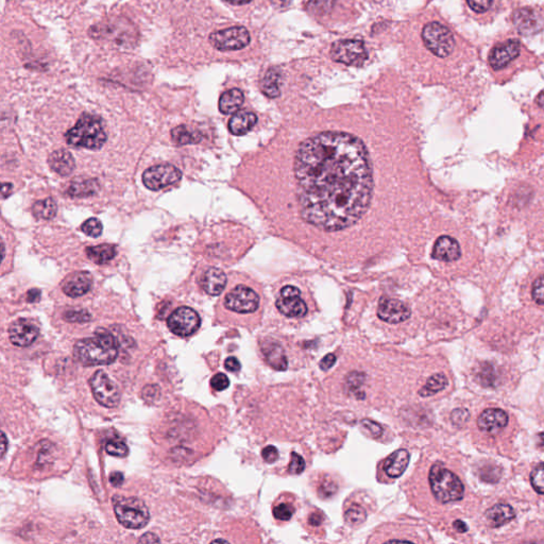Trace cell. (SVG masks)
<instances>
[{
	"mask_svg": "<svg viewBox=\"0 0 544 544\" xmlns=\"http://www.w3.org/2000/svg\"><path fill=\"white\" fill-rule=\"evenodd\" d=\"M321 517L318 513H314V515H310V524H312L313 527H318V525L321 524Z\"/></svg>",
	"mask_w": 544,
	"mask_h": 544,
	"instance_id": "cell-55",
	"label": "cell"
},
{
	"mask_svg": "<svg viewBox=\"0 0 544 544\" xmlns=\"http://www.w3.org/2000/svg\"><path fill=\"white\" fill-rule=\"evenodd\" d=\"M106 451L108 454L115 457H126L129 454V448L124 441L120 439H112L106 445Z\"/></svg>",
	"mask_w": 544,
	"mask_h": 544,
	"instance_id": "cell-36",
	"label": "cell"
},
{
	"mask_svg": "<svg viewBox=\"0 0 544 544\" xmlns=\"http://www.w3.org/2000/svg\"><path fill=\"white\" fill-rule=\"evenodd\" d=\"M225 305L227 310L235 313H255L259 306V297L251 288L239 285L227 294Z\"/></svg>",
	"mask_w": 544,
	"mask_h": 544,
	"instance_id": "cell-12",
	"label": "cell"
},
{
	"mask_svg": "<svg viewBox=\"0 0 544 544\" xmlns=\"http://www.w3.org/2000/svg\"><path fill=\"white\" fill-rule=\"evenodd\" d=\"M336 356L334 355V354H328V355L324 356L323 358H322L321 362H320V368L322 369V370H328V369L332 368V367L334 366V364L336 362Z\"/></svg>",
	"mask_w": 544,
	"mask_h": 544,
	"instance_id": "cell-49",
	"label": "cell"
},
{
	"mask_svg": "<svg viewBox=\"0 0 544 544\" xmlns=\"http://www.w3.org/2000/svg\"><path fill=\"white\" fill-rule=\"evenodd\" d=\"M295 176L302 217L323 231L354 225L370 205L371 165L354 135L323 132L306 140L296 153Z\"/></svg>",
	"mask_w": 544,
	"mask_h": 544,
	"instance_id": "cell-1",
	"label": "cell"
},
{
	"mask_svg": "<svg viewBox=\"0 0 544 544\" xmlns=\"http://www.w3.org/2000/svg\"><path fill=\"white\" fill-rule=\"evenodd\" d=\"M305 469V461L298 453L293 452L290 454L289 473L290 474L299 475Z\"/></svg>",
	"mask_w": 544,
	"mask_h": 544,
	"instance_id": "cell-39",
	"label": "cell"
},
{
	"mask_svg": "<svg viewBox=\"0 0 544 544\" xmlns=\"http://www.w3.org/2000/svg\"><path fill=\"white\" fill-rule=\"evenodd\" d=\"M447 386H448V378L445 374H434L427 380L426 384L421 388L419 394L424 398L432 397L438 394L439 392H442Z\"/></svg>",
	"mask_w": 544,
	"mask_h": 544,
	"instance_id": "cell-30",
	"label": "cell"
},
{
	"mask_svg": "<svg viewBox=\"0 0 544 544\" xmlns=\"http://www.w3.org/2000/svg\"><path fill=\"white\" fill-rule=\"evenodd\" d=\"M291 0H271L272 5L277 8H284L289 5Z\"/></svg>",
	"mask_w": 544,
	"mask_h": 544,
	"instance_id": "cell-56",
	"label": "cell"
},
{
	"mask_svg": "<svg viewBox=\"0 0 544 544\" xmlns=\"http://www.w3.org/2000/svg\"><path fill=\"white\" fill-rule=\"evenodd\" d=\"M294 513H295V509L287 503L279 504L273 509V515L275 519L281 520V521H288L291 519Z\"/></svg>",
	"mask_w": 544,
	"mask_h": 544,
	"instance_id": "cell-38",
	"label": "cell"
},
{
	"mask_svg": "<svg viewBox=\"0 0 544 544\" xmlns=\"http://www.w3.org/2000/svg\"><path fill=\"white\" fill-rule=\"evenodd\" d=\"M539 437H540V438H542V440L544 441V434H540Z\"/></svg>",
	"mask_w": 544,
	"mask_h": 544,
	"instance_id": "cell-59",
	"label": "cell"
},
{
	"mask_svg": "<svg viewBox=\"0 0 544 544\" xmlns=\"http://www.w3.org/2000/svg\"><path fill=\"white\" fill-rule=\"evenodd\" d=\"M12 189H13V185L10 184V183H3V187H1L3 199L7 198V197L9 196L10 193H11Z\"/></svg>",
	"mask_w": 544,
	"mask_h": 544,
	"instance_id": "cell-54",
	"label": "cell"
},
{
	"mask_svg": "<svg viewBox=\"0 0 544 544\" xmlns=\"http://www.w3.org/2000/svg\"><path fill=\"white\" fill-rule=\"evenodd\" d=\"M461 252L456 239L450 237H441L435 243L432 257L443 262H454L461 257Z\"/></svg>",
	"mask_w": 544,
	"mask_h": 544,
	"instance_id": "cell-19",
	"label": "cell"
},
{
	"mask_svg": "<svg viewBox=\"0 0 544 544\" xmlns=\"http://www.w3.org/2000/svg\"><path fill=\"white\" fill-rule=\"evenodd\" d=\"M40 299H41V291H40V290L31 289L28 291L27 300L30 303L38 302Z\"/></svg>",
	"mask_w": 544,
	"mask_h": 544,
	"instance_id": "cell-51",
	"label": "cell"
},
{
	"mask_svg": "<svg viewBox=\"0 0 544 544\" xmlns=\"http://www.w3.org/2000/svg\"><path fill=\"white\" fill-rule=\"evenodd\" d=\"M378 316L387 323H401L410 317V310L399 300L383 297L378 302Z\"/></svg>",
	"mask_w": 544,
	"mask_h": 544,
	"instance_id": "cell-14",
	"label": "cell"
},
{
	"mask_svg": "<svg viewBox=\"0 0 544 544\" xmlns=\"http://www.w3.org/2000/svg\"><path fill=\"white\" fill-rule=\"evenodd\" d=\"M182 173L171 164L157 165L143 173V183L150 191H158L169 185L179 182Z\"/></svg>",
	"mask_w": 544,
	"mask_h": 544,
	"instance_id": "cell-10",
	"label": "cell"
},
{
	"mask_svg": "<svg viewBox=\"0 0 544 544\" xmlns=\"http://www.w3.org/2000/svg\"><path fill=\"white\" fill-rule=\"evenodd\" d=\"M422 38L427 49L439 58H447L454 50L455 40L452 32L436 22L427 24L423 28Z\"/></svg>",
	"mask_w": 544,
	"mask_h": 544,
	"instance_id": "cell-6",
	"label": "cell"
},
{
	"mask_svg": "<svg viewBox=\"0 0 544 544\" xmlns=\"http://www.w3.org/2000/svg\"><path fill=\"white\" fill-rule=\"evenodd\" d=\"M429 479L433 495L440 503L447 504L463 499L465 487L461 479L441 463L433 465Z\"/></svg>",
	"mask_w": 544,
	"mask_h": 544,
	"instance_id": "cell-4",
	"label": "cell"
},
{
	"mask_svg": "<svg viewBox=\"0 0 544 544\" xmlns=\"http://www.w3.org/2000/svg\"><path fill=\"white\" fill-rule=\"evenodd\" d=\"M367 513L360 505H353L344 513V520L350 525H358L366 520Z\"/></svg>",
	"mask_w": 544,
	"mask_h": 544,
	"instance_id": "cell-34",
	"label": "cell"
},
{
	"mask_svg": "<svg viewBox=\"0 0 544 544\" xmlns=\"http://www.w3.org/2000/svg\"><path fill=\"white\" fill-rule=\"evenodd\" d=\"M50 168L60 176H68L74 171V160L72 153L65 149L54 151L48 159Z\"/></svg>",
	"mask_w": 544,
	"mask_h": 544,
	"instance_id": "cell-23",
	"label": "cell"
},
{
	"mask_svg": "<svg viewBox=\"0 0 544 544\" xmlns=\"http://www.w3.org/2000/svg\"><path fill=\"white\" fill-rule=\"evenodd\" d=\"M453 527H454V529H456L457 531H459V533H465V531H468L467 524H465V522L461 521V520L455 521L454 523H453Z\"/></svg>",
	"mask_w": 544,
	"mask_h": 544,
	"instance_id": "cell-52",
	"label": "cell"
},
{
	"mask_svg": "<svg viewBox=\"0 0 544 544\" xmlns=\"http://www.w3.org/2000/svg\"><path fill=\"white\" fill-rule=\"evenodd\" d=\"M1 440H3V447H1V451H3V455H1V457L5 456L6 452H7V437H6L5 433H3L1 434Z\"/></svg>",
	"mask_w": 544,
	"mask_h": 544,
	"instance_id": "cell-58",
	"label": "cell"
},
{
	"mask_svg": "<svg viewBox=\"0 0 544 544\" xmlns=\"http://www.w3.org/2000/svg\"><path fill=\"white\" fill-rule=\"evenodd\" d=\"M531 296L536 303L543 305L544 304V275L538 278L533 285Z\"/></svg>",
	"mask_w": 544,
	"mask_h": 544,
	"instance_id": "cell-40",
	"label": "cell"
},
{
	"mask_svg": "<svg viewBox=\"0 0 544 544\" xmlns=\"http://www.w3.org/2000/svg\"><path fill=\"white\" fill-rule=\"evenodd\" d=\"M99 185L96 180L74 181L68 189V193L72 197H88L97 193Z\"/></svg>",
	"mask_w": 544,
	"mask_h": 544,
	"instance_id": "cell-31",
	"label": "cell"
},
{
	"mask_svg": "<svg viewBox=\"0 0 544 544\" xmlns=\"http://www.w3.org/2000/svg\"><path fill=\"white\" fill-rule=\"evenodd\" d=\"M171 138L173 142L179 146L183 145L197 144L201 141V134L197 131L191 130L186 126H179L171 131Z\"/></svg>",
	"mask_w": 544,
	"mask_h": 544,
	"instance_id": "cell-29",
	"label": "cell"
},
{
	"mask_svg": "<svg viewBox=\"0 0 544 544\" xmlns=\"http://www.w3.org/2000/svg\"><path fill=\"white\" fill-rule=\"evenodd\" d=\"M469 7L477 13H485L491 9L495 0H467Z\"/></svg>",
	"mask_w": 544,
	"mask_h": 544,
	"instance_id": "cell-42",
	"label": "cell"
},
{
	"mask_svg": "<svg viewBox=\"0 0 544 544\" xmlns=\"http://www.w3.org/2000/svg\"><path fill=\"white\" fill-rule=\"evenodd\" d=\"M40 330L32 320L18 319L9 328V337L12 344L17 346H29L35 342Z\"/></svg>",
	"mask_w": 544,
	"mask_h": 544,
	"instance_id": "cell-15",
	"label": "cell"
},
{
	"mask_svg": "<svg viewBox=\"0 0 544 544\" xmlns=\"http://www.w3.org/2000/svg\"><path fill=\"white\" fill-rule=\"evenodd\" d=\"M113 506L118 522L127 529H143L150 519L148 507L138 497L115 495Z\"/></svg>",
	"mask_w": 544,
	"mask_h": 544,
	"instance_id": "cell-5",
	"label": "cell"
},
{
	"mask_svg": "<svg viewBox=\"0 0 544 544\" xmlns=\"http://www.w3.org/2000/svg\"><path fill=\"white\" fill-rule=\"evenodd\" d=\"M64 317L70 322H86L90 319V314L86 310H70Z\"/></svg>",
	"mask_w": 544,
	"mask_h": 544,
	"instance_id": "cell-45",
	"label": "cell"
},
{
	"mask_svg": "<svg viewBox=\"0 0 544 544\" xmlns=\"http://www.w3.org/2000/svg\"><path fill=\"white\" fill-rule=\"evenodd\" d=\"M74 354L86 366L109 365L118 358V344L110 332L98 328L94 337L76 342Z\"/></svg>",
	"mask_w": 544,
	"mask_h": 544,
	"instance_id": "cell-2",
	"label": "cell"
},
{
	"mask_svg": "<svg viewBox=\"0 0 544 544\" xmlns=\"http://www.w3.org/2000/svg\"><path fill=\"white\" fill-rule=\"evenodd\" d=\"M116 255H118L116 248L114 246L108 245V243L96 246V247H88L86 249V255L88 259L98 265L109 263L116 257Z\"/></svg>",
	"mask_w": 544,
	"mask_h": 544,
	"instance_id": "cell-27",
	"label": "cell"
},
{
	"mask_svg": "<svg viewBox=\"0 0 544 544\" xmlns=\"http://www.w3.org/2000/svg\"><path fill=\"white\" fill-rule=\"evenodd\" d=\"M66 142L72 147L97 150L106 142L102 120L94 115L83 114L65 134Z\"/></svg>",
	"mask_w": 544,
	"mask_h": 544,
	"instance_id": "cell-3",
	"label": "cell"
},
{
	"mask_svg": "<svg viewBox=\"0 0 544 544\" xmlns=\"http://www.w3.org/2000/svg\"><path fill=\"white\" fill-rule=\"evenodd\" d=\"M335 5V0H310L306 9L313 15L322 16L330 13Z\"/></svg>",
	"mask_w": 544,
	"mask_h": 544,
	"instance_id": "cell-33",
	"label": "cell"
},
{
	"mask_svg": "<svg viewBox=\"0 0 544 544\" xmlns=\"http://www.w3.org/2000/svg\"><path fill=\"white\" fill-rule=\"evenodd\" d=\"M200 324L198 313L187 306L177 308L167 319L169 330L181 337H186L198 331Z\"/></svg>",
	"mask_w": 544,
	"mask_h": 544,
	"instance_id": "cell-11",
	"label": "cell"
},
{
	"mask_svg": "<svg viewBox=\"0 0 544 544\" xmlns=\"http://www.w3.org/2000/svg\"><path fill=\"white\" fill-rule=\"evenodd\" d=\"M200 285L209 295L219 296L227 285V275L218 268H209L201 277Z\"/></svg>",
	"mask_w": 544,
	"mask_h": 544,
	"instance_id": "cell-20",
	"label": "cell"
},
{
	"mask_svg": "<svg viewBox=\"0 0 544 544\" xmlns=\"http://www.w3.org/2000/svg\"><path fill=\"white\" fill-rule=\"evenodd\" d=\"M56 211H58V207H56V201L52 198L38 201L32 207V213L34 216L40 219H52L56 216Z\"/></svg>",
	"mask_w": 544,
	"mask_h": 544,
	"instance_id": "cell-32",
	"label": "cell"
},
{
	"mask_svg": "<svg viewBox=\"0 0 544 544\" xmlns=\"http://www.w3.org/2000/svg\"><path fill=\"white\" fill-rule=\"evenodd\" d=\"M332 59L350 66H362L368 58L365 44L356 40L338 41L332 45Z\"/></svg>",
	"mask_w": 544,
	"mask_h": 544,
	"instance_id": "cell-8",
	"label": "cell"
},
{
	"mask_svg": "<svg viewBox=\"0 0 544 544\" xmlns=\"http://www.w3.org/2000/svg\"><path fill=\"white\" fill-rule=\"evenodd\" d=\"M262 456H263L264 461L268 463H273L277 461L278 457H279V452L273 445H269L267 448L264 449L262 452Z\"/></svg>",
	"mask_w": 544,
	"mask_h": 544,
	"instance_id": "cell-47",
	"label": "cell"
},
{
	"mask_svg": "<svg viewBox=\"0 0 544 544\" xmlns=\"http://www.w3.org/2000/svg\"><path fill=\"white\" fill-rule=\"evenodd\" d=\"M90 385L93 394L97 402L108 408H114L120 402V392L118 385L115 384L106 372L98 370L90 378Z\"/></svg>",
	"mask_w": 544,
	"mask_h": 544,
	"instance_id": "cell-7",
	"label": "cell"
},
{
	"mask_svg": "<svg viewBox=\"0 0 544 544\" xmlns=\"http://www.w3.org/2000/svg\"><path fill=\"white\" fill-rule=\"evenodd\" d=\"M250 33L245 27H232L214 32L209 36L211 45L221 51H234L249 45Z\"/></svg>",
	"mask_w": 544,
	"mask_h": 544,
	"instance_id": "cell-9",
	"label": "cell"
},
{
	"mask_svg": "<svg viewBox=\"0 0 544 544\" xmlns=\"http://www.w3.org/2000/svg\"><path fill=\"white\" fill-rule=\"evenodd\" d=\"M225 1L231 3V5L241 6L246 5V3H251L252 0H225Z\"/></svg>",
	"mask_w": 544,
	"mask_h": 544,
	"instance_id": "cell-57",
	"label": "cell"
},
{
	"mask_svg": "<svg viewBox=\"0 0 544 544\" xmlns=\"http://www.w3.org/2000/svg\"><path fill=\"white\" fill-rule=\"evenodd\" d=\"M509 424V415L499 408L483 410L477 419V426L483 433L497 435Z\"/></svg>",
	"mask_w": 544,
	"mask_h": 544,
	"instance_id": "cell-17",
	"label": "cell"
},
{
	"mask_svg": "<svg viewBox=\"0 0 544 544\" xmlns=\"http://www.w3.org/2000/svg\"><path fill=\"white\" fill-rule=\"evenodd\" d=\"M280 81H281V74L279 70H268L261 82L262 92L269 98H277L280 95Z\"/></svg>",
	"mask_w": 544,
	"mask_h": 544,
	"instance_id": "cell-28",
	"label": "cell"
},
{
	"mask_svg": "<svg viewBox=\"0 0 544 544\" xmlns=\"http://www.w3.org/2000/svg\"><path fill=\"white\" fill-rule=\"evenodd\" d=\"M470 419V413L467 408H457L454 410L451 414V420H452L453 424L457 425V426H463L465 423L468 422Z\"/></svg>",
	"mask_w": 544,
	"mask_h": 544,
	"instance_id": "cell-41",
	"label": "cell"
},
{
	"mask_svg": "<svg viewBox=\"0 0 544 544\" xmlns=\"http://www.w3.org/2000/svg\"><path fill=\"white\" fill-rule=\"evenodd\" d=\"M211 385L216 392H223L229 387L230 380L225 374H217L211 378Z\"/></svg>",
	"mask_w": 544,
	"mask_h": 544,
	"instance_id": "cell-44",
	"label": "cell"
},
{
	"mask_svg": "<svg viewBox=\"0 0 544 544\" xmlns=\"http://www.w3.org/2000/svg\"><path fill=\"white\" fill-rule=\"evenodd\" d=\"M140 542H145V543H152V542H160V539H159L157 536L148 533L141 538Z\"/></svg>",
	"mask_w": 544,
	"mask_h": 544,
	"instance_id": "cell-53",
	"label": "cell"
},
{
	"mask_svg": "<svg viewBox=\"0 0 544 544\" xmlns=\"http://www.w3.org/2000/svg\"><path fill=\"white\" fill-rule=\"evenodd\" d=\"M362 426L372 438H378V437L382 435L383 427L378 423L374 422V421L364 419L362 421Z\"/></svg>",
	"mask_w": 544,
	"mask_h": 544,
	"instance_id": "cell-43",
	"label": "cell"
},
{
	"mask_svg": "<svg viewBox=\"0 0 544 544\" xmlns=\"http://www.w3.org/2000/svg\"><path fill=\"white\" fill-rule=\"evenodd\" d=\"M124 474L122 472H113L110 475V481L114 487H120L124 483Z\"/></svg>",
	"mask_w": 544,
	"mask_h": 544,
	"instance_id": "cell-50",
	"label": "cell"
},
{
	"mask_svg": "<svg viewBox=\"0 0 544 544\" xmlns=\"http://www.w3.org/2000/svg\"><path fill=\"white\" fill-rule=\"evenodd\" d=\"M243 100L245 97L239 88L227 90L221 95L219 99V110L223 114H234L243 106Z\"/></svg>",
	"mask_w": 544,
	"mask_h": 544,
	"instance_id": "cell-26",
	"label": "cell"
},
{
	"mask_svg": "<svg viewBox=\"0 0 544 544\" xmlns=\"http://www.w3.org/2000/svg\"><path fill=\"white\" fill-rule=\"evenodd\" d=\"M364 381V374H360V372H353V374H350V376H348V378H346V385H348L350 390H358V387L362 386Z\"/></svg>",
	"mask_w": 544,
	"mask_h": 544,
	"instance_id": "cell-46",
	"label": "cell"
},
{
	"mask_svg": "<svg viewBox=\"0 0 544 544\" xmlns=\"http://www.w3.org/2000/svg\"><path fill=\"white\" fill-rule=\"evenodd\" d=\"M257 118L255 113L239 111L234 113L229 122V130L232 134L243 135L249 132L257 124Z\"/></svg>",
	"mask_w": 544,
	"mask_h": 544,
	"instance_id": "cell-25",
	"label": "cell"
},
{
	"mask_svg": "<svg viewBox=\"0 0 544 544\" xmlns=\"http://www.w3.org/2000/svg\"><path fill=\"white\" fill-rule=\"evenodd\" d=\"M92 275L86 271L70 273L62 283V289L68 297L78 298L86 295L92 288Z\"/></svg>",
	"mask_w": 544,
	"mask_h": 544,
	"instance_id": "cell-18",
	"label": "cell"
},
{
	"mask_svg": "<svg viewBox=\"0 0 544 544\" xmlns=\"http://www.w3.org/2000/svg\"><path fill=\"white\" fill-rule=\"evenodd\" d=\"M225 367L227 371L237 374V372H239V370H241V362H239V360H237V358L231 356V358H227V360H225Z\"/></svg>",
	"mask_w": 544,
	"mask_h": 544,
	"instance_id": "cell-48",
	"label": "cell"
},
{
	"mask_svg": "<svg viewBox=\"0 0 544 544\" xmlns=\"http://www.w3.org/2000/svg\"><path fill=\"white\" fill-rule=\"evenodd\" d=\"M485 517L489 525L497 529V527H503L505 524L513 521L515 518V513L511 505L497 504L487 511Z\"/></svg>",
	"mask_w": 544,
	"mask_h": 544,
	"instance_id": "cell-24",
	"label": "cell"
},
{
	"mask_svg": "<svg viewBox=\"0 0 544 544\" xmlns=\"http://www.w3.org/2000/svg\"><path fill=\"white\" fill-rule=\"evenodd\" d=\"M275 304L278 310L286 317L301 318L307 313V306L302 300L300 290L295 286H285L282 288Z\"/></svg>",
	"mask_w": 544,
	"mask_h": 544,
	"instance_id": "cell-13",
	"label": "cell"
},
{
	"mask_svg": "<svg viewBox=\"0 0 544 544\" xmlns=\"http://www.w3.org/2000/svg\"><path fill=\"white\" fill-rule=\"evenodd\" d=\"M81 230L88 237H99L102 233V225L99 219L90 218L81 225Z\"/></svg>",
	"mask_w": 544,
	"mask_h": 544,
	"instance_id": "cell-37",
	"label": "cell"
},
{
	"mask_svg": "<svg viewBox=\"0 0 544 544\" xmlns=\"http://www.w3.org/2000/svg\"><path fill=\"white\" fill-rule=\"evenodd\" d=\"M262 351H263L268 364L272 368H275V370H279V371H284V370L287 369V358H286L285 352H284V349L282 348L281 344L272 342V340H266L262 344Z\"/></svg>",
	"mask_w": 544,
	"mask_h": 544,
	"instance_id": "cell-21",
	"label": "cell"
},
{
	"mask_svg": "<svg viewBox=\"0 0 544 544\" xmlns=\"http://www.w3.org/2000/svg\"><path fill=\"white\" fill-rule=\"evenodd\" d=\"M531 483L536 493L544 495V463L536 465L531 471Z\"/></svg>",
	"mask_w": 544,
	"mask_h": 544,
	"instance_id": "cell-35",
	"label": "cell"
},
{
	"mask_svg": "<svg viewBox=\"0 0 544 544\" xmlns=\"http://www.w3.org/2000/svg\"><path fill=\"white\" fill-rule=\"evenodd\" d=\"M520 49H521V44L517 40H509L495 46L489 56V63L491 67L497 70L506 67L519 56Z\"/></svg>",
	"mask_w": 544,
	"mask_h": 544,
	"instance_id": "cell-16",
	"label": "cell"
},
{
	"mask_svg": "<svg viewBox=\"0 0 544 544\" xmlns=\"http://www.w3.org/2000/svg\"><path fill=\"white\" fill-rule=\"evenodd\" d=\"M410 455L408 451L401 449L387 457L384 463V471L392 479H398L406 470L410 463Z\"/></svg>",
	"mask_w": 544,
	"mask_h": 544,
	"instance_id": "cell-22",
	"label": "cell"
}]
</instances>
